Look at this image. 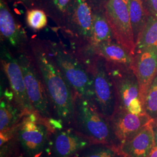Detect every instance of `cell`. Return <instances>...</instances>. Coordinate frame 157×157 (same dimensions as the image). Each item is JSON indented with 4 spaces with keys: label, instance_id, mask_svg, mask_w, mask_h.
Returning <instances> with one entry per match:
<instances>
[{
    "label": "cell",
    "instance_id": "6da1fadb",
    "mask_svg": "<svg viewBox=\"0 0 157 157\" xmlns=\"http://www.w3.org/2000/svg\"><path fill=\"white\" fill-rule=\"evenodd\" d=\"M30 51L44 83L51 105L62 122L75 121V93L52 56L45 40L30 38Z\"/></svg>",
    "mask_w": 157,
    "mask_h": 157
},
{
    "label": "cell",
    "instance_id": "7a4b0ae2",
    "mask_svg": "<svg viewBox=\"0 0 157 157\" xmlns=\"http://www.w3.org/2000/svg\"><path fill=\"white\" fill-rule=\"evenodd\" d=\"M57 65L75 94L94 104L92 74L71 48L61 41L45 40Z\"/></svg>",
    "mask_w": 157,
    "mask_h": 157
},
{
    "label": "cell",
    "instance_id": "3957f363",
    "mask_svg": "<svg viewBox=\"0 0 157 157\" xmlns=\"http://www.w3.org/2000/svg\"><path fill=\"white\" fill-rule=\"evenodd\" d=\"M93 13L88 0H71L59 29L71 48L91 44Z\"/></svg>",
    "mask_w": 157,
    "mask_h": 157
},
{
    "label": "cell",
    "instance_id": "277c9868",
    "mask_svg": "<svg viewBox=\"0 0 157 157\" xmlns=\"http://www.w3.org/2000/svg\"><path fill=\"white\" fill-rule=\"evenodd\" d=\"M106 62L116 89L117 110L137 115L145 112L141 100L139 82L132 66Z\"/></svg>",
    "mask_w": 157,
    "mask_h": 157
},
{
    "label": "cell",
    "instance_id": "5b68a950",
    "mask_svg": "<svg viewBox=\"0 0 157 157\" xmlns=\"http://www.w3.org/2000/svg\"><path fill=\"white\" fill-rule=\"evenodd\" d=\"M75 121L87 137L98 143H112L115 137L111 125L95 105L75 94Z\"/></svg>",
    "mask_w": 157,
    "mask_h": 157
},
{
    "label": "cell",
    "instance_id": "8992f818",
    "mask_svg": "<svg viewBox=\"0 0 157 157\" xmlns=\"http://www.w3.org/2000/svg\"><path fill=\"white\" fill-rule=\"evenodd\" d=\"M16 57L22 69L26 89L32 106L40 117L49 119L50 101L30 48L26 52L17 54Z\"/></svg>",
    "mask_w": 157,
    "mask_h": 157
},
{
    "label": "cell",
    "instance_id": "52a82bcc",
    "mask_svg": "<svg viewBox=\"0 0 157 157\" xmlns=\"http://www.w3.org/2000/svg\"><path fill=\"white\" fill-rule=\"evenodd\" d=\"M91 73L95 107L102 116L110 121L117 110L118 100L114 82L103 58L98 56Z\"/></svg>",
    "mask_w": 157,
    "mask_h": 157
},
{
    "label": "cell",
    "instance_id": "ba28073f",
    "mask_svg": "<svg viewBox=\"0 0 157 157\" xmlns=\"http://www.w3.org/2000/svg\"><path fill=\"white\" fill-rule=\"evenodd\" d=\"M104 10L114 39L134 56L136 44L130 18V0H109Z\"/></svg>",
    "mask_w": 157,
    "mask_h": 157
},
{
    "label": "cell",
    "instance_id": "9c48e42d",
    "mask_svg": "<svg viewBox=\"0 0 157 157\" xmlns=\"http://www.w3.org/2000/svg\"><path fill=\"white\" fill-rule=\"evenodd\" d=\"M0 60L1 69L8 81L17 105L25 114L36 112L29 98L22 69L17 57L2 43H1Z\"/></svg>",
    "mask_w": 157,
    "mask_h": 157
},
{
    "label": "cell",
    "instance_id": "30bf717a",
    "mask_svg": "<svg viewBox=\"0 0 157 157\" xmlns=\"http://www.w3.org/2000/svg\"><path fill=\"white\" fill-rule=\"evenodd\" d=\"M0 35L1 43L15 56L30 48V39L12 12L6 0H0Z\"/></svg>",
    "mask_w": 157,
    "mask_h": 157
},
{
    "label": "cell",
    "instance_id": "8fae6325",
    "mask_svg": "<svg viewBox=\"0 0 157 157\" xmlns=\"http://www.w3.org/2000/svg\"><path fill=\"white\" fill-rule=\"evenodd\" d=\"M19 130L18 137L29 155L36 156L42 151L47 140V128L39 120L36 112L26 113Z\"/></svg>",
    "mask_w": 157,
    "mask_h": 157
},
{
    "label": "cell",
    "instance_id": "7c38bea8",
    "mask_svg": "<svg viewBox=\"0 0 157 157\" xmlns=\"http://www.w3.org/2000/svg\"><path fill=\"white\" fill-rule=\"evenodd\" d=\"M137 77L143 107L147 90L157 74V46L135 53L132 65Z\"/></svg>",
    "mask_w": 157,
    "mask_h": 157
},
{
    "label": "cell",
    "instance_id": "4fadbf2b",
    "mask_svg": "<svg viewBox=\"0 0 157 157\" xmlns=\"http://www.w3.org/2000/svg\"><path fill=\"white\" fill-rule=\"evenodd\" d=\"M153 120L146 112L137 115L124 110H117L110 121L115 138L122 143Z\"/></svg>",
    "mask_w": 157,
    "mask_h": 157
},
{
    "label": "cell",
    "instance_id": "5bb4252c",
    "mask_svg": "<svg viewBox=\"0 0 157 157\" xmlns=\"http://www.w3.org/2000/svg\"><path fill=\"white\" fill-rule=\"evenodd\" d=\"M154 120L128 140L121 143L117 148L122 157H147L155 145L153 130Z\"/></svg>",
    "mask_w": 157,
    "mask_h": 157
},
{
    "label": "cell",
    "instance_id": "9a60e30c",
    "mask_svg": "<svg viewBox=\"0 0 157 157\" xmlns=\"http://www.w3.org/2000/svg\"><path fill=\"white\" fill-rule=\"evenodd\" d=\"M89 145V141L71 131H59L53 138L52 148L56 157H72Z\"/></svg>",
    "mask_w": 157,
    "mask_h": 157
},
{
    "label": "cell",
    "instance_id": "2e32d148",
    "mask_svg": "<svg viewBox=\"0 0 157 157\" xmlns=\"http://www.w3.org/2000/svg\"><path fill=\"white\" fill-rule=\"evenodd\" d=\"M95 54L107 62L132 66L133 56L115 39L93 45Z\"/></svg>",
    "mask_w": 157,
    "mask_h": 157
},
{
    "label": "cell",
    "instance_id": "e0dca14e",
    "mask_svg": "<svg viewBox=\"0 0 157 157\" xmlns=\"http://www.w3.org/2000/svg\"><path fill=\"white\" fill-rule=\"evenodd\" d=\"M23 114H25L17 105L11 90L6 89L1 94L0 129L4 132L17 124Z\"/></svg>",
    "mask_w": 157,
    "mask_h": 157
},
{
    "label": "cell",
    "instance_id": "ac0fdd59",
    "mask_svg": "<svg viewBox=\"0 0 157 157\" xmlns=\"http://www.w3.org/2000/svg\"><path fill=\"white\" fill-rule=\"evenodd\" d=\"M71 0H33L34 8L45 12L47 17L61 28Z\"/></svg>",
    "mask_w": 157,
    "mask_h": 157
},
{
    "label": "cell",
    "instance_id": "d6986e66",
    "mask_svg": "<svg viewBox=\"0 0 157 157\" xmlns=\"http://www.w3.org/2000/svg\"><path fill=\"white\" fill-rule=\"evenodd\" d=\"M93 29L91 44L97 45L101 43L114 39L112 30L108 22L104 10H93Z\"/></svg>",
    "mask_w": 157,
    "mask_h": 157
},
{
    "label": "cell",
    "instance_id": "ffe728a7",
    "mask_svg": "<svg viewBox=\"0 0 157 157\" xmlns=\"http://www.w3.org/2000/svg\"><path fill=\"white\" fill-rule=\"evenodd\" d=\"M148 17L143 0H130V18L135 44L146 27Z\"/></svg>",
    "mask_w": 157,
    "mask_h": 157
},
{
    "label": "cell",
    "instance_id": "44dd1931",
    "mask_svg": "<svg viewBox=\"0 0 157 157\" xmlns=\"http://www.w3.org/2000/svg\"><path fill=\"white\" fill-rule=\"evenodd\" d=\"M152 46H157V18L148 15L146 27L136 44L135 53Z\"/></svg>",
    "mask_w": 157,
    "mask_h": 157
},
{
    "label": "cell",
    "instance_id": "7402d4cb",
    "mask_svg": "<svg viewBox=\"0 0 157 157\" xmlns=\"http://www.w3.org/2000/svg\"><path fill=\"white\" fill-rule=\"evenodd\" d=\"M47 15L45 12L37 8L26 10L25 21L27 26L34 32L43 30L47 26Z\"/></svg>",
    "mask_w": 157,
    "mask_h": 157
},
{
    "label": "cell",
    "instance_id": "603a6c76",
    "mask_svg": "<svg viewBox=\"0 0 157 157\" xmlns=\"http://www.w3.org/2000/svg\"><path fill=\"white\" fill-rule=\"evenodd\" d=\"M144 112L154 121L157 120V74L147 90L144 102Z\"/></svg>",
    "mask_w": 157,
    "mask_h": 157
},
{
    "label": "cell",
    "instance_id": "cb8c5ba5",
    "mask_svg": "<svg viewBox=\"0 0 157 157\" xmlns=\"http://www.w3.org/2000/svg\"><path fill=\"white\" fill-rule=\"evenodd\" d=\"M118 154L117 148L108 146H100L91 148L82 157H117Z\"/></svg>",
    "mask_w": 157,
    "mask_h": 157
},
{
    "label": "cell",
    "instance_id": "d4e9b609",
    "mask_svg": "<svg viewBox=\"0 0 157 157\" xmlns=\"http://www.w3.org/2000/svg\"><path fill=\"white\" fill-rule=\"evenodd\" d=\"M109 0H88L93 10H104L105 6Z\"/></svg>",
    "mask_w": 157,
    "mask_h": 157
},
{
    "label": "cell",
    "instance_id": "484cf974",
    "mask_svg": "<svg viewBox=\"0 0 157 157\" xmlns=\"http://www.w3.org/2000/svg\"><path fill=\"white\" fill-rule=\"evenodd\" d=\"M146 2L150 15L157 18V0H146Z\"/></svg>",
    "mask_w": 157,
    "mask_h": 157
},
{
    "label": "cell",
    "instance_id": "4316f807",
    "mask_svg": "<svg viewBox=\"0 0 157 157\" xmlns=\"http://www.w3.org/2000/svg\"><path fill=\"white\" fill-rule=\"evenodd\" d=\"M8 1L13 2L15 5H18V4L22 5L26 9V10L34 8L33 0H8Z\"/></svg>",
    "mask_w": 157,
    "mask_h": 157
},
{
    "label": "cell",
    "instance_id": "83f0119b",
    "mask_svg": "<svg viewBox=\"0 0 157 157\" xmlns=\"http://www.w3.org/2000/svg\"><path fill=\"white\" fill-rule=\"evenodd\" d=\"M153 130H154V135L155 144V146H157V122L155 121L153 124Z\"/></svg>",
    "mask_w": 157,
    "mask_h": 157
},
{
    "label": "cell",
    "instance_id": "f1b7e54d",
    "mask_svg": "<svg viewBox=\"0 0 157 157\" xmlns=\"http://www.w3.org/2000/svg\"><path fill=\"white\" fill-rule=\"evenodd\" d=\"M147 157H157V146H154Z\"/></svg>",
    "mask_w": 157,
    "mask_h": 157
},
{
    "label": "cell",
    "instance_id": "f546056e",
    "mask_svg": "<svg viewBox=\"0 0 157 157\" xmlns=\"http://www.w3.org/2000/svg\"></svg>",
    "mask_w": 157,
    "mask_h": 157
}]
</instances>
